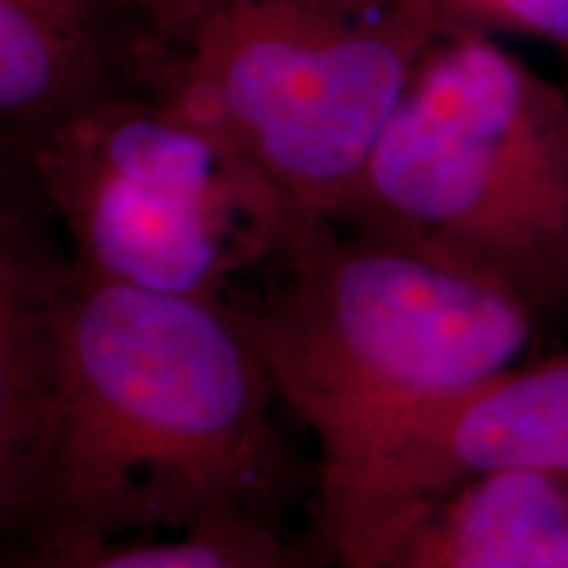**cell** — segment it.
I'll return each mask as SVG.
<instances>
[{"instance_id":"1","label":"cell","mask_w":568,"mask_h":568,"mask_svg":"<svg viewBox=\"0 0 568 568\" xmlns=\"http://www.w3.org/2000/svg\"><path fill=\"white\" fill-rule=\"evenodd\" d=\"M6 545L280 524L316 493L224 303L80 268L30 172L0 163Z\"/></svg>"},{"instance_id":"2","label":"cell","mask_w":568,"mask_h":568,"mask_svg":"<svg viewBox=\"0 0 568 568\" xmlns=\"http://www.w3.org/2000/svg\"><path fill=\"white\" fill-rule=\"evenodd\" d=\"M276 274L224 305L314 435L316 468L521 364L537 329L506 290L368 226L326 224Z\"/></svg>"},{"instance_id":"3","label":"cell","mask_w":568,"mask_h":568,"mask_svg":"<svg viewBox=\"0 0 568 568\" xmlns=\"http://www.w3.org/2000/svg\"><path fill=\"white\" fill-rule=\"evenodd\" d=\"M148 92L211 124L335 224L410 77L450 21L435 0H134Z\"/></svg>"},{"instance_id":"4","label":"cell","mask_w":568,"mask_h":568,"mask_svg":"<svg viewBox=\"0 0 568 568\" xmlns=\"http://www.w3.org/2000/svg\"><path fill=\"white\" fill-rule=\"evenodd\" d=\"M339 226L416 240L568 316V88L450 24L418 61Z\"/></svg>"},{"instance_id":"5","label":"cell","mask_w":568,"mask_h":568,"mask_svg":"<svg viewBox=\"0 0 568 568\" xmlns=\"http://www.w3.org/2000/svg\"><path fill=\"white\" fill-rule=\"evenodd\" d=\"M0 161L30 172L80 268L148 293L224 303L234 276L284 264L332 224L211 124L140 92Z\"/></svg>"},{"instance_id":"6","label":"cell","mask_w":568,"mask_h":568,"mask_svg":"<svg viewBox=\"0 0 568 568\" xmlns=\"http://www.w3.org/2000/svg\"><path fill=\"white\" fill-rule=\"evenodd\" d=\"M503 471L568 479V351L395 418L318 468L314 527L339 568H366L416 510Z\"/></svg>"},{"instance_id":"7","label":"cell","mask_w":568,"mask_h":568,"mask_svg":"<svg viewBox=\"0 0 568 568\" xmlns=\"http://www.w3.org/2000/svg\"><path fill=\"white\" fill-rule=\"evenodd\" d=\"M138 92L148 59L134 0H0V159Z\"/></svg>"},{"instance_id":"8","label":"cell","mask_w":568,"mask_h":568,"mask_svg":"<svg viewBox=\"0 0 568 568\" xmlns=\"http://www.w3.org/2000/svg\"><path fill=\"white\" fill-rule=\"evenodd\" d=\"M372 568H568V479L466 481L416 510Z\"/></svg>"},{"instance_id":"9","label":"cell","mask_w":568,"mask_h":568,"mask_svg":"<svg viewBox=\"0 0 568 568\" xmlns=\"http://www.w3.org/2000/svg\"><path fill=\"white\" fill-rule=\"evenodd\" d=\"M316 545V529L295 537L280 524H230L159 542L6 545L3 568H295Z\"/></svg>"},{"instance_id":"10","label":"cell","mask_w":568,"mask_h":568,"mask_svg":"<svg viewBox=\"0 0 568 568\" xmlns=\"http://www.w3.org/2000/svg\"><path fill=\"white\" fill-rule=\"evenodd\" d=\"M450 24L489 34H527L568 61V0H435Z\"/></svg>"},{"instance_id":"11","label":"cell","mask_w":568,"mask_h":568,"mask_svg":"<svg viewBox=\"0 0 568 568\" xmlns=\"http://www.w3.org/2000/svg\"><path fill=\"white\" fill-rule=\"evenodd\" d=\"M295 568H337V564H335V558L329 556V550H326V545L322 542V537H318L316 548L311 550L308 556H305Z\"/></svg>"}]
</instances>
